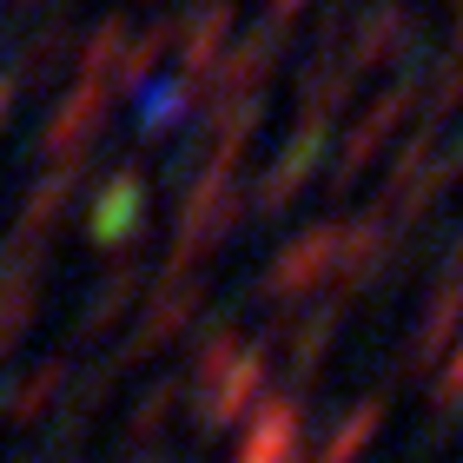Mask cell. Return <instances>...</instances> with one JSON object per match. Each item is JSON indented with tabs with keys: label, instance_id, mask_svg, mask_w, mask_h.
Returning a JSON list of instances; mask_svg holds the SVG:
<instances>
[{
	"label": "cell",
	"instance_id": "1",
	"mask_svg": "<svg viewBox=\"0 0 463 463\" xmlns=\"http://www.w3.org/2000/svg\"><path fill=\"white\" fill-rule=\"evenodd\" d=\"M239 173H205L193 193L179 205V225H173V265L165 271H193L199 259H213V251L232 239V225H239Z\"/></svg>",
	"mask_w": 463,
	"mask_h": 463
},
{
	"label": "cell",
	"instance_id": "2",
	"mask_svg": "<svg viewBox=\"0 0 463 463\" xmlns=\"http://www.w3.org/2000/svg\"><path fill=\"white\" fill-rule=\"evenodd\" d=\"M338 259H345V225H311L298 232L265 271V291L271 298H305V291H325L338 279Z\"/></svg>",
	"mask_w": 463,
	"mask_h": 463
},
{
	"label": "cell",
	"instance_id": "3",
	"mask_svg": "<svg viewBox=\"0 0 463 463\" xmlns=\"http://www.w3.org/2000/svg\"><path fill=\"white\" fill-rule=\"evenodd\" d=\"M411 107H417V87L404 80V87H384V99H377V107L357 113V126L345 133V153H338V185H351V179L371 173V159L384 153V139L397 133V119H404Z\"/></svg>",
	"mask_w": 463,
	"mask_h": 463
},
{
	"label": "cell",
	"instance_id": "4",
	"mask_svg": "<svg viewBox=\"0 0 463 463\" xmlns=\"http://www.w3.org/2000/svg\"><path fill=\"white\" fill-rule=\"evenodd\" d=\"M107 87L99 80H80V87L60 99V113L47 119V159H60V165H80L87 159V146L99 139V126H107Z\"/></svg>",
	"mask_w": 463,
	"mask_h": 463
},
{
	"label": "cell",
	"instance_id": "5",
	"mask_svg": "<svg viewBox=\"0 0 463 463\" xmlns=\"http://www.w3.org/2000/svg\"><path fill=\"white\" fill-rule=\"evenodd\" d=\"M225 33H232V7H225V0H199V7L185 14V27H179V80H173L179 93H193L199 80L219 73Z\"/></svg>",
	"mask_w": 463,
	"mask_h": 463
},
{
	"label": "cell",
	"instance_id": "6",
	"mask_svg": "<svg viewBox=\"0 0 463 463\" xmlns=\"http://www.w3.org/2000/svg\"><path fill=\"white\" fill-rule=\"evenodd\" d=\"M318 153H325V133H318V126H298V133H291V146L279 153V165L259 179V193H251V213H259V219L285 213L291 193H298V185L318 173Z\"/></svg>",
	"mask_w": 463,
	"mask_h": 463
},
{
	"label": "cell",
	"instance_id": "7",
	"mask_svg": "<svg viewBox=\"0 0 463 463\" xmlns=\"http://www.w3.org/2000/svg\"><path fill=\"white\" fill-rule=\"evenodd\" d=\"M193 311H199V279L193 271H165L159 291H153V305H146V325L133 331V351H159V345H173L185 325H193Z\"/></svg>",
	"mask_w": 463,
	"mask_h": 463
},
{
	"label": "cell",
	"instance_id": "8",
	"mask_svg": "<svg viewBox=\"0 0 463 463\" xmlns=\"http://www.w3.org/2000/svg\"><path fill=\"white\" fill-rule=\"evenodd\" d=\"M271 60H279V33H271V27L251 33L232 60H219V73H213V80H219V87H213V113H219V107H239V99H259Z\"/></svg>",
	"mask_w": 463,
	"mask_h": 463
},
{
	"label": "cell",
	"instance_id": "9",
	"mask_svg": "<svg viewBox=\"0 0 463 463\" xmlns=\"http://www.w3.org/2000/svg\"><path fill=\"white\" fill-rule=\"evenodd\" d=\"M457 325H463V239H457L444 279H437L430 305H424V325H417V357H444V345L457 338Z\"/></svg>",
	"mask_w": 463,
	"mask_h": 463
},
{
	"label": "cell",
	"instance_id": "10",
	"mask_svg": "<svg viewBox=\"0 0 463 463\" xmlns=\"http://www.w3.org/2000/svg\"><path fill=\"white\" fill-rule=\"evenodd\" d=\"M205 384V424H232L245 404H259V384H265V364L251 351H239L219 377H199Z\"/></svg>",
	"mask_w": 463,
	"mask_h": 463
},
{
	"label": "cell",
	"instance_id": "11",
	"mask_svg": "<svg viewBox=\"0 0 463 463\" xmlns=\"http://www.w3.org/2000/svg\"><path fill=\"white\" fill-rule=\"evenodd\" d=\"M404 33H411V14H404V7H377V14H364V27H357L351 53H345L351 80H357V73H371V67H384V60L404 47Z\"/></svg>",
	"mask_w": 463,
	"mask_h": 463
},
{
	"label": "cell",
	"instance_id": "12",
	"mask_svg": "<svg viewBox=\"0 0 463 463\" xmlns=\"http://www.w3.org/2000/svg\"><path fill=\"white\" fill-rule=\"evenodd\" d=\"M139 205H146L139 173H119L107 193H99V205H93V239H99V245H126V239L139 232Z\"/></svg>",
	"mask_w": 463,
	"mask_h": 463
},
{
	"label": "cell",
	"instance_id": "13",
	"mask_svg": "<svg viewBox=\"0 0 463 463\" xmlns=\"http://www.w3.org/2000/svg\"><path fill=\"white\" fill-rule=\"evenodd\" d=\"M291 444H298V404L279 397V404L259 411V424H251L239 463H291Z\"/></svg>",
	"mask_w": 463,
	"mask_h": 463
},
{
	"label": "cell",
	"instance_id": "14",
	"mask_svg": "<svg viewBox=\"0 0 463 463\" xmlns=\"http://www.w3.org/2000/svg\"><path fill=\"white\" fill-rule=\"evenodd\" d=\"M165 27H153V33H139V40H126V53H119V67H113V80L107 87L113 93H133V87H146L153 80V67H159V53H165Z\"/></svg>",
	"mask_w": 463,
	"mask_h": 463
},
{
	"label": "cell",
	"instance_id": "15",
	"mask_svg": "<svg viewBox=\"0 0 463 463\" xmlns=\"http://www.w3.org/2000/svg\"><path fill=\"white\" fill-rule=\"evenodd\" d=\"M377 430H384V397H371V404H357V411H351V424H345L338 437H331V450H325L318 463H351V457L364 450V444H371Z\"/></svg>",
	"mask_w": 463,
	"mask_h": 463
},
{
	"label": "cell",
	"instance_id": "16",
	"mask_svg": "<svg viewBox=\"0 0 463 463\" xmlns=\"http://www.w3.org/2000/svg\"><path fill=\"white\" fill-rule=\"evenodd\" d=\"M133 271H119V279L113 285H99L93 291V311H87V331H99V325H107V318H119V311H126V298H133Z\"/></svg>",
	"mask_w": 463,
	"mask_h": 463
},
{
	"label": "cell",
	"instance_id": "17",
	"mask_svg": "<svg viewBox=\"0 0 463 463\" xmlns=\"http://www.w3.org/2000/svg\"><path fill=\"white\" fill-rule=\"evenodd\" d=\"M179 113H185V93L165 80V87H153V99H146V133H159V126L179 119Z\"/></svg>",
	"mask_w": 463,
	"mask_h": 463
},
{
	"label": "cell",
	"instance_id": "18",
	"mask_svg": "<svg viewBox=\"0 0 463 463\" xmlns=\"http://www.w3.org/2000/svg\"><path fill=\"white\" fill-rule=\"evenodd\" d=\"M463 397V345H457V357L444 364V404H457Z\"/></svg>",
	"mask_w": 463,
	"mask_h": 463
},
{
	"label": "cell",
	"instance_id": "19",
	"mask_svg": "<svg viewBox=\"0 0 463 463\" xmlns=\"http://www.w3.org/2000/svg\"><path fill=\"white\" fill-rule=\"evenodd\" d=\"M14 99H20V73H0V126H7V113H14Z\"/></svg>",
	"mask_w": 463,
	"mask_h": 463
},
{
	"label": "cell",
	"instance_id": "20",
	"mask_svg": "<svg viewBox=\"0 0 463 463\" xmlns=\"http://www.w3.org/2000/svg\"><path fill=\"white\" fill-rule=\"evenodd\" d=\"M305 7V0H271V14H265V27H271V20H291V14H298Z\"/></svg>",
	"mask_w": 463,
	"mask_h": 463
}]
</instances>
